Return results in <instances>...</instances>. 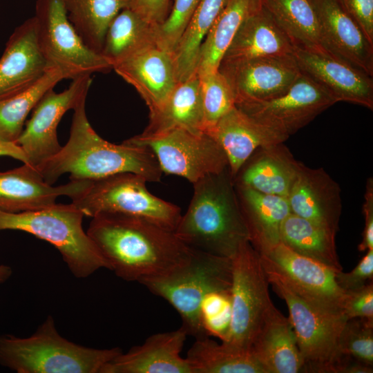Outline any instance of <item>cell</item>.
<instances>
[{
	"label": "cell",
	"mask_w": 373,
	"mask_h": 373,
	"mask_svg": "<svg viewBox=\"0 0 373 373\" xmlns=\"http://www.w3.org/2000/svg\"><path fill=\"white\" fill-rule=\"evenodd\" d=\"M122 352L119 347L91 348L67 340L51 316L30 336L0 335V365L18 373H101Z\"/></svg>",
	"instance_id": "cell-4"
},
{
	"label": "cell",
	"mask_w": 373,
	"mask_h": 373,
	"mask_svg": "<svg viewBox=\"0 0 373 373\" xmlns=\"http://www.w3.org/2000/svg\"><path fill=\"white\" fill-rule=\"evenodd\" d=\"M205 132L224 151L233 180L256 150L283 143L289 137L259 122L236 106Z\"/></svg>",
	"instance_id": "cell-22"
},
{
	"label": "cell",
	"mask_w": 373,
	"mask_h": 373,
	"mask_svg": "<svg viewBox=\"0 0 373 373\" xmlns=\"http://www.w3.org/2000/svg\"><path fill=\"white\" fill-rule=\"evenodd\" d=\"M201 0H175L166 20L157 28V46L173 52Z\"/></svg>",
	"instance_id": "cell-40"
},
{
	"label": "cell",
	"mask_w": 373,
	"mask_h": 373,
	"mask_svg": "<svg viewBox=\"0 0 373 373\" xmlns=\"http://www.w3.org/2000/svg\"><path fill=\"white\" fill-rule=\"evenodd\" d=\"M86 99L73 109L67 143L36 167L44 181L52 185L65 173L70 174V180H94L132 173L143 176L147 182H160L163 173L152 150L128 140L115 144L102 139L88 120Z\"/></svg>",
	"instance_id": "cell-2"
},
{
	"label": "cell",
	"mask_w": 373,
	"mask_h": 373,
	"mask_svg": "<svg viewBox=\"0 0 373 373\" xmlns=\"http://www.w3.org/2000/svg\"><path fill=\"white\" fill-rule=\"evenodd\" d=\"M91 82L90 75L74 79L66 90L56 93L52 88L37 103L16 142L30 165L37 167L61 149L58 124L68 111L73 110L86 97Z\"/></svg>",
	"instance_id": "cell-13"
},
{
	"label": "cell",
	"mask_w": 373,
	"mask_h": 373,
	"mask_svg": "<svg viewBox=\"0 0 373 373\" xmlns=\"http://www.w3.org/2000/svg\"><path fill=\"white\" fill-rule=\"evenodd\" d=\"M0 156H9L23 164H30L25 153L16 142H0Z\"/></svg>",
	"instance_id": "cell-46"
},
{
	"label": "cell",
	"mask_w": 373,
	"mask_h": 373,
	"mask_svg": "<svg viewBox=\"0 0 373 373\" xmlns=\"http://www.w3.org/2000/svg\"><path fill=\"white\" fill-rule=\"evenodd\" d=\"M373 278V249L367 251L356 266L350 272L343 270L336 273V280L338 286L344 291L358 289Z\"/></svg>",
	"instance_id": "cell-42"
},
{
	"label": "cell",
	"mask_w": 373,
	"mask_h": 373,
	"mask_svg": "<svg viewBox=\"0 0 373 373\" xmlns=\"http://www.w3.org/2000/svg\"><path fill=\"white\" fill-rule=\"evenodd\" d=\"M231 319L224 343L250 350L265 314L273 303L260 255L249 242L231 258Z\"/></svg>",
	"instance_id": "cell-11"
},
{
	"label": "cell",
	"mask_w": 373,
	"mask_h": 373,
	"mask_svg": "<svg viewBox=\"0 0 373 373\" xmlns=\"http://www.w3.org/2000/svg\"><path fill=\"white\" fill-rule=\"evenodd\" d=\"M48 68L38 45L32 17L14 30L0 58V99L32 86Z\"/></svg>",
	"instance_id": "cell-23"
},
{
	"label": "cell",
	"mask_w": 373,
	"mask_h": 373,
	"mask_svg": "<svg viewBox=\"0 0 373 373\" xmlns=\"http://www.w3.org/2000/svg\"><path fill=\"white\" fill-rule=\"evenodd\" d=\"M338 184L323 169L300 163L287 200L292 213L336 233L341 213Z\"/></svg>",
	"instance_id": "cell-20"
},
{
	"label": "cell",
	"mask_w": 373,
	"mask_h": 373,
	"mask_svg": "<svg viewBox=\"0 0 373 373\" xmlns=\"http://www.w3.org/2000/svg\"><path fill=\"white\" fill-rule=\"evenodd\" d=\"M338 351L372 366L373 321L363 318L347 320L339 336Z\"/></svg>",
	"instance_id": "cell-38"
},
{
	"label": "cell",
	"mask_w": 373,
	"mask_h": 373,
	"mask_svg": "<svg viewBox=\"0 0 373 373\" xmlns=\"http://www.w3.org/2000/svg\"><path fill=\"white\" fill-rule=\"evenodd\" d=\"M68 18L85 44L101 53L106 30L130 0H65Z\"/></svg>",
	"instance_id": "cell-36"
},
{
	"label": "cell",
	"mask_w": 373,
	"mask_h": 373,
	"mask_svg": "<svg viewBox=\"0 0 373 373\" xmlns=\"http://www.w3.org/2000/svg\"><path fill=\"white\" fill-rule=\"evenodd\" d=\"M86 233L108 269L126 281L140 283L164 274L186 261L192 252L173 231L132 216L97 215Z\"/></svg>",
	"instance_id": "cell-1"
},
{
	"label": "cell",
	"mask_w": 373,
	"mask_h": 373,
	"mask_svg": "<svg viewBox=\"0 0 373 373\" xmlns=\"http://www.w3.org/2000/svg\"><path fill=\"white\" fill-rule=\"evenodd\" d=\"M373 44V0H337Z\"/></svg>",
	"instance_id": "cell-43"
},
{
	"label": "cell",
	"mask_w": 373,
	"mask_h": 373,
	"mask_svg": "<svg viewBox=\"0 0 373 373\" xmlns=\"http://www.w3.org/2000/svg\"><path fill=\"white\" fill-rule=\"evenodd\" d=\"M336 234L291 213L281 224L280 240L295 252L340 271L343 268L336 252Z\"/></svg>",
	"instance_id": "cell-31"
},
{
	"label": "cell",
	"mask_w": 373,
	"mask_h": 373,
	"mask_svg": "<svg viewBox=\"0 0 373 373\" xmlns=\"http://www.w3.org/2000/svg\"><path fill=\"white\" fill-rule=\"evenodd\" d=\"M128 140L149 147L162 173L182 177L192 184L229 167L221 146L204 131L176 127L153 135L140 134Z\"/></svg>",
	"instance_id": "cell-10"
},
{
	"label": "cell",
	"mask_w": 373,
	"mask_h": 373,
	"mask_svg": "<svg viewBox=\"0 0 373 373\" xmlns=\"http://www.w3.org/2000/svg\"><path fill=\"white\" fill-rule=\"evenodd\" d=\"M157 26L131 8L123 9L106 30L101 54L113 67L140 50L157 46Z\"/></svg>",
	"instance_id": "cell-30"
},
{
	"label": "cell",
	"mask_w": 373,
	"mask_h": 373,
	"mask_svg": "<svg viewBox=\"0 0 373 373\" xmlns=\"http://www.w3.org/2000/svg\"><path fill=\"white\" fill-rule=\"evenodd\" d=\"M262 256L303 298L328 310L343 313L346 291L337 284L338 271L295 252L282 242Z\"/></svg>",
	"instance_id": "cell-15"
},
{
	"label": "cell",
	"mask_w": 373,
	"mask_h": 373,
	"mask_svg": "<svg viewBox=\"0 0 373 373\" xmlns=\"http://www.w3.org/2000/svg\"><path fill=\"white\" fill-rule=\"evenodd\" d=\"M235 187L249 242L259 254H267L280 242L281 224L291 213L288 200L239 184H235Z\"/></svg>",
	"instance_id": "cell-26"
},
{
	"label": "cell",
	"mask_w": 373,
	"mask_h": 373,
	"mask_svg": "<svg viewBox=\"0 0 373 373\" xmlns=\"http://www.w3.org/2000/svg\"><path fill=\"white\" fill-rule=\"evenodd\" d=\"M294 45L262 6L242 24L220 62L292 55Z\"/></svg>",
	"instance_id": "cell-27"
},
{
	"label": "cell",
	"mask_w": 373,
	"mask_h": 373,
	"mask_svg": "<svg viewBox=\"0 0 373 373\" xmlns=\"http://www.w3.org/2000/svg\"><path fill=\"white\" fill-rule=\"evenodd\" d=\"M113 69L135 88L149 115L161 107L179 82L173 54L157 46L137 52Z\"/></svg>",
	"instance_id": "cell-18"
},
{
	"label": "cell",
	"mask_w": 373,
	"mask_h": 373,
	"mask_svg": "<svg viewBox=\"0 0 373 373\" xmlns=\"http://www.w3.org/2000/svg\"><path fill=\"white\" fill-rule=\"evenodd\" d=\"M142 175L121 173L91 180L90 185L72 199L84 216L120 214L142 218L171 231L181 218L177 205L152 194Z\"/></svg>",
	"instance_id": "cell-8"
},
{
	"label": "cell",
	"mask_w": 373,
	"mask_h": 373,
	"mask_svg": "<svg viewBox=\"0 0 373 373\" xmlns=\"http://www.w3.org/2000/svg\"><path fill=\"white\" fill-rule=\"evenodd\" d=\"M218 70L229 83L236 106L278 97L301 74L293 55L220 62Z\"/></svg>",
	"instance_id": "cell-14"
},
{
	"label": "cell",
	"mask_w": 373,
	"mask_h": 373,
	"mask_svg": "<svg viewBox=\"0 0 373 373\" xmlns=\"http://www.w3.org/2000/svg\"><path fill=\"white\" fill-rule=\"evenodd\" d=\"M300 71L327 89L337 100L373 109L372 77L324 51L294 46Z\"/></svg>",
	"instance_id": "cell-16"
},
{
	"label": "cell",
	"mask_w": 373,
	"mask_h": 373,
	"mask_svg": "<svg viewBox=\"0 0 373 373\" xmlns=\"http://www.w3.org/2000/svg\"><path fill=\"white\" fill-rule=\"evenodd\" d=\"M84 216L72 202L17 213L0 210V231H21L47 241L59 251L73 275L84 278L108 267L82 227Z\"/></svg>",
	"instance_id": "cell-6"
},
{
	"label": "cell",
	"mask_w": 373,
	"mask_h": 373,
	"mask_svg": "<svg viewBox=\"0 0 373 373\" xmlns=\"http://www.w3.org/2000/svg\"><path fill=\"white\" fill-rule=\"evenodd\" d=\"M269 283L285 301L289 320L303 359L302 372L334 373L341 354L338 340L347 321L343 313L328 310L315 305L296 293L260 255Z\"/></svg>",
	"instance_id": "cell-7"
},
{
	"label": "cell",
	"mask_w": 373,
	"mask_h": 373,
	"mask_svg": "<svg viewBox=\"0 0 373 373\" xmlns=\"http://www.w3.org/2000/svg\"><path fill=\"white\" fill-rule=\"evenodd\" d=\"M12 270L10 267L0 265V285L8 280L11 276Z\"/></svg>",
	"instance_id": "cell-47"
},
{
	"label": "cell",
	"mask_w": 373,
	"mask_h": 373,
	"mask_svg": "<svg viewBox=\"0 0 373 373\" xmlns=\"http://www.w3.org/2000/svg\"><path fill=\"white\" fill-rule=\"evenodd\" d=\"M37 41L49 67L74 79L113 69L101 54L89 48L70 22L65 0H37L34 16Z\"/></svg>",
	"instance_id": "cell-9"
},
{
	"label": "cell",
	"mask_w": 373,
	"mask_h": 373,
	"mask_svg": "<svg viewBox=\"0 0 373 373\" xmlns=\"http://www.w3.org/2000/svg\"><path fill=\"white\" fill-rule=\"evenodd\" d=\"M231 319L230 291H216L207 294L200 307V320L208 336L228 338Z\"/></svg>",
	"instance_id": "cell-39"
},
{
	"label": "cell",
	"mask_w": 373,
	"mask_h": 373,
	"mask_svg": "<svg viewBox=\"0 0 373 373\" xmlns=\"http://www.w3.org/2000/svg\"><path fill=\"white\" fill-rule=\"evenodd\" d=\"M187 335L182 327L153 334L143 344L118 354L101 373H191L188 361L181 356Z\"/></svg>",
	"instance_id": "cell-21"
},
{
	"label": "cell",
	"mask_w": 373,
	"mask_h": 373,
	"mask_svg": "<svg viewBox=\"0 0 373 373\" xmlns=\"http://www.w3.org/2000/svg\"><path fill=\"white\" fill-rule=\"evenodd\" d=\"M231 278V258L192 249L186 261L140 283L171 305L187 334L200 338L208 336L200 320L204 298L213 291H230Z\"/></svg>",
	"instance_id": "cell-5"
},
{
	"label": "cell",
	"mask_w": 373,
	"mask_h": 373,
	"mask_svg": "<svg viewBox=\"0 0 373 373\" xmlns=\"http://www.w3.org/2000/svg\"><path fill=\"white\" fill-rule=\"evenodd\" d=\"M186 358L191 373H265L251 350L219 344L210 336L195 338Z\"/></svg>",
	"instance_id": "cell-32"
},
{
	"label": "cell",
	"mask_w": 373,
	"mask_h": 373,
	"mask_svg": "<svg viewBox=\"0 0 373 373\" xmlns=\"http://www.w3.org/2000/svg\"><path fill=\"white\" fill-rule=\"evenodd\" d=\"M228 0H201L173 54L179 82L196 73L200 46Z\"/></svg>",
	"instance_id": "cell-34"
},
{
	"label": "cell",
	"mask_w": 373,
	"mask_h": 373,
	"mask_svg": "<svg viewBox=\"0 0 373 373\" xmlns=\"http://www.w3.org/2000/svg\"><path fill=\"white\" fill-rule=\"evenodd\" d=\"M62 73L49 67L34 84L10 97L0 99V142H16L25 121L42 97L64 79Z\"/></svg>",
	"instance_id": "cell-35"
},
{
	"label": "cell",
	"mask_w": 373,
	"mask_h": 373,
	"mask_svg": "<svg viewBox=\"0 0 373 373\" xmlns=\"http://www.w3.org/2000/svg\"><path fill=\"white\" fill-rule=\"evenodd\" d=\"M300 164L283 143L264 146L246 161L233 182L260 193L287 198Z\"/></svg>",
	"instance_id": "cell-25"
},
{
	"label": "cell",
	"mask_w": 373,
	"mask_h": 373,
	"mask_svg": "<svg viewBox=\"0 0 373 373\" xmlns=\"http://www.w3.org/2000/svg\"><path fill=\"white\" fill-rule=\"evenodd\" d=\"M199 77L205 131L232 109L236 103L229 83L218 70Z\"/></svg>",
	"instance_id": "cell-37"
},
{
	"label": "cell",
	"mask_w": 373,
	"mask_h": 373,
	"mask_svg": "<svg viewBox=\"0 0 373 373\" xmlns=\"http://www.w3.org/2000/svg\"><path fill=\"white\" fill-rule=\"evenodd\" d=\"M336 102L327 89L301 72L283 95L236 106L259 122L289 137Z\"/></svg>",
	"instance_id": "cell-12"
},
{
	"label": "cell",
	"mask_w": 373,
	"mask_h": 373,
	"mask_svg": "<svg viewBox=\"0 0 373 373\" xmlns=\"http://www.w3.org/2000/svg\"><path fill=\"white\" fill-rule=\"evenodd\" d=\"M176 127L204 131L200 81L197 73L178 83L161 107L149 115V122L140 135H153Z\"/></svg>",
	"instance_id": "cell-28"
},
{
	"label": "cell",
	"mask_w": 373,
	"mask_h": 373,
	"mask_svg": "<svg viewBox=\"0 0 373 373\" xmlns=\"http://www.w3.org/2000/svg\"><path fill=\"white\" fill-rule=\"evenodd\" d=\"M323 50L373 76V44L337 0H314Z\"/></svg>",
	"instance_id": "cell-17"
},
{
	"label": "cell",
	"mask_w": 373,
	"mask_h": 373,
	"mask_svg": "<svg viewBox=\"0 0 373 373\" xmlns=\"http://www.w3.org/2000/svg\"><path fill=\"white\" fill-rule=\"evenodd\" d=\"M88 180H72L54 186L46 182L37 169L30 164L0 172V210L17 213L50 207L59 196L71 200L90 184Z\"/></svg>",
	"instance_id": "cell-19"
},
{
	"label": "cell",
	"mask_w": 373,
	"mask_h": 373,
	"mask_svg": "<svg viewBox=\"0 0 373 373\" xmlns=\"http://www.w3.org/2000/svg\"><path fill=\"white\" fill-rule=\"evenodd\" d=\"M365 227L358 250L365 251L373 249V182L369 178L366 184L365 201L363 207Z\"/></svg>",
	"instance_id": "cell-45"
},
{
	"label": "cell",
	"mask_w": 373,
	"mask_h": 373,
	"mask_svg": "<svg viewBox=\"0 0 373 373\" xmlns=\"http://www.w3.org/2000/svg\"><path fill=\"white\" fill-rule=\"evenodd\" d=\"M193 186L190 204L174 230L175 235L190 248L231 259L249 242L250 236L229 167Z\"/></svg>",
	"instance_id": "cell-3"
},
{
	"label": "cell",
	"mask_w": 373,
	"mask_h": 373,
	"mask_svg": "<svg viewBox=\"0 0 373 373\" xmlns=\"http://www.w3.org/2000/svg\"><path fill=\"white\" fill-rule=\"evenodd\" d=\"M343 312L347 320L363 318L373 321V283L346 291Z\"/></svg>",
	"instance_id": "cell-41"
},
{
	"label": "cell",
	"mask_w": 373,
	"mask_h": 373,
	"mask_svg": "<svg viewBox=\"0 0 373 373\" xmlns=\"http://www.w3.org/2000/svg\"><path fill=\"white\" fill-rule=\"evenodd\" d=\"M250 350L265 373H297L303 370L304 362L289 318L273 303L265 314Z\"/></svg>",
	"instance_id": "cell-24"
},
{
	"label": "cell",
	"mask_w": 373,
	"mask_h": 373,
	"mask_svg": "<svg viewBox=\"0 0 373 373\" xmlns=\"http://www.w3.org/2000/svg\"><path fill=\"white\" fill-rule=\"evenodd\" d=\"M171 0H130L131 10L149 22L159 26L169 16Z\"/></svg>",
	"instance_id": "cell-44"
},
{
	"label": "cell",
	"mask_w": 373,
	"mask_h": 373,
	"mask_svg": "<svg viewBox=\"0 0 373 373\" xmlns=\"http://www.w3.org/2000/svg\"><path fill=\"white\" fill-rule=\"evenodd\" d=\"M263 6L294 46L324 51L321 44L314 0H263Z\"/></svg>",
	"instance_id": "cell-33"
},
{
	"label": "cell",
	"mask_w": 373,
	"mask_h": 373,
	"mask_svg": "<svg viewBox=\"0 0 373 373\" xmlns=\"http://www.w3.org/2000/svg\"><path fill=\"white\" fill-rule=\"evenodd\" d=\"M263 6V0H228L200 49L196 73L218 70L222 57L245 21Z\"/></svg>",
	"instance_id": "cell-29"
}]
</instances>
